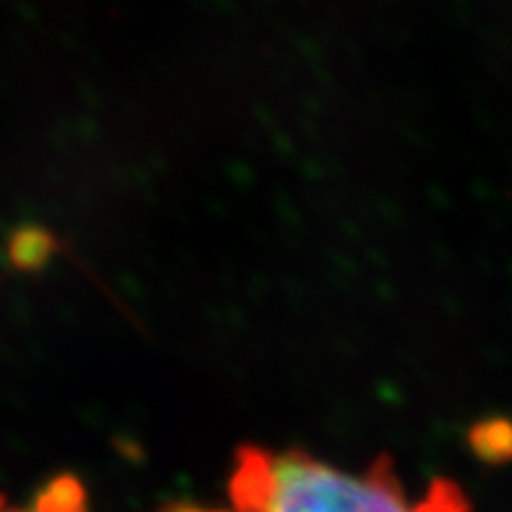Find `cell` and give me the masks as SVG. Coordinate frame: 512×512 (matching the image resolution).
<instances>
[{
	"instance_id": "cell-1",
	"label": "cell",
	"mask_w": 512,
	"mask_h": 512,
	"mask_svg": "<svg viewBox=\"0 0 512 512\" xmlns=\"http://www.w3.org/2000/svg\"><path fill=\"white\" fill-rule=\"evenodd\" d=\"M168 512H468V499L447 479L411 492L387 458L366 471H348L304 450L243 447L230 471L225 507Z\"/></svg>"
},
{
	"instance_id": "cell-2",
	"label": "cell",
	"mask_w": 512,
	"mask_h": 512,
	"mask_svg": "<svg viewBox=\"0 0 512 512\" xmlns=\"http://www.w3.org/2000/svg\"><path fill=\"white\" fill-rule=\"evenodd\" d=\"M0 512H89V494L76 476H55L27 505H11L0 497Z\"/></svg>"
}]
</instances>
